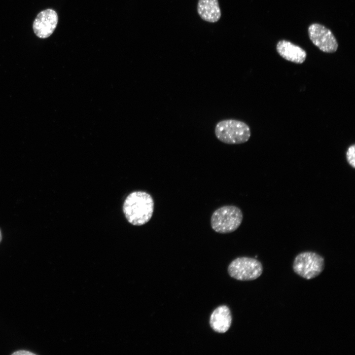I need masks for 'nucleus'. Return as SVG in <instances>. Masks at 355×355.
<instances>
[{"instance_id":"nucleus-1","label":"nucleus","mask_w":355,"mask_h":355,"mask_svg":"<svg viewBox=\"0 0 355 355\" xmlns=\"http://www.w3.org/2000/svg\"><path fill=\"white\" fill-rule=\"evenodd\" d=\"M123 210L129 222L134 225H142L151 218L154 211V201L151 196L144 191H134L125 199Z\"/></svg>"},{"instance_id":"nucleus-2","label":"nucleus","mask_w":355,"mask_h":355,"mask_svg":"<svg viewBox=\"0 0 355 355\" xmlns=\"http://www.w3.org/2000/svg\"><path fill=\"white\" fill-rule=\"evenodd\" d=\"M214 133L218 140L229 144L245 143L251 135L250 128L247 123L233 119L219 121L215 125Z\"/></svg>"},{"instance_id":"nucleus-3","label":"nucleus","mask_w":355,"mask_h":355,"mask_svg":"<svg viewBox=\"0 0 355 355\" xmlns=\"http://www.w3.org/2000/svg\"><path fill=\"white\" fill-rule=\"evenodd\" d=\"M243 218L241 210L235 206L220 207L212 214L211 225L217 233L226 234L233 232L240 226Z\"/></svg>"},{"instance_id":"nucleus-4","label":"nucleus","mask_w":355,"mask_h":355,"mask_svg":"<svg viewBox=\"0 0 355 355\" xmlns=\"http://www.w3.org/2000/svg\"><path fill=\"white\" fill-rule=\"evenodd\" d=\"M292 268L297 275L310 280L317 277L323 271L324 260L322 256L315 252L304 251L295 256Z\"/></svg>"},{"instance_id":"nucleus-5","label":"nucleus","mask_w":355,"mask_h":355,"mask_svg":"<svg viewBox=\"0 0 355 355\" xmlns=\"http://www.w3.org/2000/svg\"><path fill=\"white\" fill-rule=\"evenodd\" d=\"M263 266L258 260L248 257H238L228 267V272L233 278L239 281H252L259 277Z\"/></svg>"},{"instance_id":"nucleus-6","label":"nucleus","mask_w":355,"mask_h":355,"mask_svg":"<svg viewBox=\"0 0 355 355\" xmlns=\"http://www.w3.org/2000/svg\"><path fill=\"white\" fill-rule=\"evenodd\" d=\"M308 35L313 44L321 51L334 53L338 48V42L331 31L324 26L318 24H311L308 28Z\"/></svg>"},{"instance_id":"nucleus-7","label":"nucleus","mask_w":355,"mask_h":355,"mask_svg":"<svg viewBox=\"0 0 355 355\" xmlns=\"http://www.w3.org/2000/svg\"><path fill=\"white\" fill-rule=\"evenodd\" d=\"M58 21V16L54 10L48 8L41 11L33 22L34 33L40 38H47L54 31Z\"/></svg>"},{"instance_id":"nucleus-8","label":"nucleus","mask_w":355,"mask_h":355,"mask_svg":"<svg viewBox=\"0 0 355 355\" xmlns=\"http://www.w3.org/2000/svg\"><path fill=\"white\" fill-rule=\"evenodd\" d=\"M276 49L284 59L296 64L303 63L307 57V53L303 49L285 40L279 41Z\"/></svg>"},{"instance_id":"nucleus-9","label":"nucleus","mask_w":355,"mask_h":355,"mask_svg":"<svg viewBox=\"0 0 355 355\" xmlns=\"http://www.w3.org/2000/svg\"><path fill=\"white\" fill-rule=\"evenodd\" d=\"M232 320L229 308L225 305H222L216 308L211 314L210 325L215 332L223 333L229 329Z\"/></svg>"},{"instance_id":"nucleus-10","label":"nucleus","mask_w":355,"mask_h":355,"mask_svg":"<svg viewBox=\"0 0 355 355\" xmlns=\"http://www.w3.org/2000/svg\"><path fill=\"white\" fill-rule=\"evenodd\" d=\"M197 12L202 20L210 23L217 22L221 15L218 0H198Z\"/></svg>"},{"instance_id":"nucleus-11","label":"nucleus","mask_w":355,"mask_h":355,"mask_svg":"<svg viewBox=\"0 0 355 355\" xmlns=\"http://www.w3.org/2000/svg\"><path fill=\"white\" fill-rule=\"evenodd\" d=\"M355 145L349 146L346 152L347 162L353 168H355Z\"/></svg>"},{"instance_id":"nucleus-12","label":"nucleus","mask_w":355,"mask_h":355,"mask_svg":"<svg viewBox=\"0 0 355 355\" xmlns=\"http://www.w3.org/2000/svg\"><path fill=\"white\" fill-rule=\"evenodd\" d=\"M12 355H35V353H33L27 350H19L14 352L12 354Z\"/></svg>"},{"instance_id":"nucleus-13","label":"nucleus","mask_w":355,"mask_h":355,"mask_svg":"<svg viewBox=\"0 0 355 355\" xmlns=\"http://www.w3.org/2000/svg\"><path fill=\"white\" fill-rule=\"evenodd\" d=\"M2 235L1 230L0 229V243H1V242L2 241Z\"/></svg>"}]
</instances>
